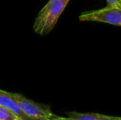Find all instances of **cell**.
I'll return each mask as SVG.
<instances>
[{
	"label": "cell",
	"instance_id": "obj_1",
	"mask_svg": "<svg viewBox=\"0 0 121 120\" xmlns=\"http://www.w3.org/2000/svg\"><path fill=\"white\" fill-rule=\"evenodd\" d=\"M70 0H49L38 13L33 25L35 33L47 35L55 26L59 17Z\"/></svg>",
	"mask_w": 121,
	"mask_h": 120
},
{
	"label": "cell",
	"instance_id": "obj_2",
	"mask_svg": "<svg viewBox=\"0 0 121 120\" xmlns=\"http://www.w3.org/2000/svg\"><path fill=\"white\" fill-rule=\"evenodd\" d=\"M12 97L17 102L23 113L31 120H58L68 119V118H62L53 114L49 105L35 103L26 98L18 93H12Z\"/></svg>",
	"mask_w": 121,
	"mask_h": 120
},
{
	"label": "cell",
	"instance_id": "obj_3",
	"mask_svg": "<svg viewBox=\"0 0 121 120\" xmlns=\"http://www.w3.org/2000/svg\"><path fill=\"white\" fill-rule=\"evenodd\" d=\"M79 20L82 21H97L121 26V9L107 5V7L101 9L82 12L79 16Z\"/></svg>",
	"mask_w": 121,
	"mask_h": 120
},
{
	"label": "cell",
	"instance_id": "obj_4",
	"mask_svg": "<svg viewBox=\"0 0 121 120\" xmlns=\"http://www.w3.org/2000/svg\"><path fill=\"white\" fill-rule=\"evenodd\" d=\"M0 105L5 106V107L11 109L16 114L19 120H31L22 111V109L17 104V102L12 97L11 92L3 91L0 89Z\"/></svg>",
	"mask_w": 121,
	"mask_h": 120
},
{
	"label": "cell",
	"instance_id": "obj_5",
	"mask_svg": "<svg viewBox=\"0 0 121 120\" xmlns=\"http://www.w3.org/2000/svg\"><path fill=\"white\" fill-rule=\"evenodd\" d=\"M68 119L73 120H121V117H115L98 113L68 112Z\"/></svg>",
	"mask_w": 121,
	"mask_h": 120
},
{
	"label": "cell",
	"instance_id": "obj_6",
	"mask_svg": "<svg viewBox=\"0 0 121 120\" xmlns=\"http://www.w3.org/2000/svg\"><path fill=\"white\" fill-rule=\"evenodd\" d=\"M0 120H19L17 115L8 108L0 105Z\"/></svg>",
	"mask_w": 121,
	"mask_h": 120
},
{
	"label": "cell",
	"instance_id": "obj_7",
	"mask_svg": "<svg viewBox=\"0 0 121 120\" xmlns=\"http://www.w3.org/2000/svg\"><path fill=\"white\" fill-rule=\"evenodd\" d=\"M108 6L121 9V0H106Z\"/></svg>",
	"mask_w": 121,
	"mask_h": 120
}]
</instances>
